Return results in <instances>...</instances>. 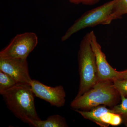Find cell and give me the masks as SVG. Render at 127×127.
Here are the masks:
<instances>
[{"label": "cell", "instance_id": "6da1fadb", "mask_svg": "<svg viewBox=\"0 0 127 127\" xmlns=\"http://www.w3.org/2000/svg\"><path fill=\"white\" fill-rule=\"evenodd\" d=\"M15 116L30 125L32 120L40 119L37 113L31 85L17 83L1 95Z\"/></svg>", "mask_w": 127, "mask_h": 127}, {"label": "cell", "instance_id": "7a4b0ae2", "mask_svg": "<svg viewBox=\"0 0 127 127\" xmlns=\"http://www.w3.org/2000/svg\"><path fill=\"white\" fill-rule=\"evenodd\" d=\"M120 95L114 87L112 80L99 81L92 88L75 99L71 107L75 109L84 111L103 105L115 106Z\"/></svg>", "mask_w": 127, "mask_h": 127}, {"label": "cell", "instance_id": "3957f363", "mask_svg": "<svg viewBox=\"0 0 127 127\" xmlns=\"http://www.w3.org/2000/svg\"><path fill=\"white\" fill-rule=\"evenodd\" d=\"M80 82L76 96L79 97L92 88L98 81L96 58L91 43V34L88 33L82 40L78 52Z\"/></svg>", "mask_w": 127, "mask_h": 127}, {"label": "cell", "instance_id": "277c9868", "mask_svg": "<svg viewBox=\"0 0 127 127\" xmlns=\"http://www.w3.org/2000/svg\"><path fill=\"white\" fill-rule=\"evenodd\" d=\"M116 2L117 0L110 1L84 13L68 28L62 37V41L66 40L73 34L86 28L110 24Z\"/></svg>", "mask_w": 127, "mask_h": 127}, {"label": "cell", "instance_id": "5b68a950", "mask_svg": "<svg viewBox=\"0 0 127 127\" xmlns=\"http://www.w3.org/2000/svg\"><path fill=\"white\" fill-rule=\"evenodd\" d=\"M38 42V37L34 32L18 34L0 51V57L27 59Z\"/></svg>", "mask_w": 127, "mask_h": 127}, {"label": "cell", "instance_id": "8992f818", "mask_svg": "<svg viewBox=\"0 0 127 127\" xmlns=\"http://www.w3.org/2000/svg\"><path fill=\"white\" fill-rule=\"evenodd\" d=\"M0 71L11 77L17 83L31 85L27 59L0 57Z\"/></svg>", "mask_w": 127, "mask_h": 127}, {"label": "cell", "instance_id": "52a82bcc", "mask_svg": "<svg viewBox=\"0 0 127 127\" xmlns=\"http://www.w3.org/2000/svg\"><path fill=\"white\" fill-rule=\"evenodd\" d=\"M31 86L35 96L52 106L59 108L65 104L66 93L62 86H48L37 80H32Z\"/></svg>", "mask_w": 127, "mask_h": 127}, {"label": "cell", "instance_id": "ba28073f", "mask_svg": "<svg viewBox=\"0 0 127 127\" xmlns=\"http://www.w3.org/2000/svg\"><path fill=\"white\" fill-rule=\"evenodd\" d=\"M90 33L91 46L96 58L98 81L112 80L118 78V71L113 68L108 62L94 32L92 31Z\"/></svg>", "mask_w": 127, "mask_h": 127}, {"label": "cell", "instance_id": "9c48e42d", "mask_svg": "<svg viewBox=\"0 0 127 127\" xmlns=\"http://www.w3.org/2000/svg\"><path fill=\"white\" fill-rule=\"evenodd\" d=\"M30 125L35 127H68L65 119L58 114L48 117L45 120H32Z\"/></svg>", "mask_w": 127, "mask_h": 127}, {"label": "cell", "instance_id": "30bf717a", "mask_svg": "<svg viewBox=\"0 0 127 127\" xmlns=\"http://www.w3.org/2000/svg\"><path fill=\"white\" fill-rule=\"evenodd\" d=\"M17 83L15 79L10 75L0 71V94L1 95Z\"/></svg>", "mask_w": 127, "mask_h": 127}, {"label": "cell", "instance_id": "8fae6325", "mask_svg": "<svg viewBox=\"0 0 127 127\" xmlns=\"http://www.w3.org/2000/svg\"><path fill=\"white\" fill-rule=\"evenodd\" d=\"M126 14H127V0H117L112 15L113 21L121 18Z\"/></svg>", "mask_w": 127, "mask_h": 127}, {"label": "cell", "instance_id": "7c38bea8", "mask_svg": "<svg viewBox=\"0 0 127 127\" xmlns=\"http://www.w3.org/2000/svg\"><path fill=\"white\" fill-rule=\"evenodd\" d=\"M112 81L114 87L120 95L127 97V79L115 78Z\"/></svg>", "mask_w": 127, "mask_h": 127}, {"label": "cell", "instance_id": "4fadbf2b", "mask_svg": "<svg viewBox=\"0 0 127 127\" xmlns=\"http://www.w3.org/2000/svg\"><path fill=\"white\" fill-rule=\"evenodd\" d=\"M122 102L119 105L114 106L112 108L114 113L120 115L127 114V98L123 95H120Z\"/></svg>", "mask_w": 127, "mask_h": 127}, {"label": "cell", "instance_id": "5bb4252c", "mask_svg": "<svg viewBox=\"0 0 127 127\" xmlns=\"http://www.w3.org/2000/svg\"><path fill=\"white\" fill-rule=\"evenodd\" d=\"M70 2L75 4H82L92 5L96 4L99 2L100 0H68Z\"/></svg>", "mask_w": 127, "mask_h": 127}, {"label": "cell", "instance_id": "9a60e30c", "mask_svg": "<svg viewBox=\"0 0 127 127\" xmlns=\"http://www.w3.org/2000/svg\"><path fill=\"white\" fill-rule=\"evenodd\" d=\"M118 79H127V70L118 71Z\"/></svg>", "mask_w": 127, "mask_h": 127}, {"label": "cell", "instance_id": "2e32d148", "mask_svg": "<svg viewBox=\"0 0 127 127\" xmlns=\"http://www.w3.org/2000/svg\"><path fill=\"white\" fill-rule=\"evenodd\" d=\"M122 118V123H123L127 127V114L121 115Z\"/></svg>", "mask_w": 127, "mask_h": 127}]
</instances>
